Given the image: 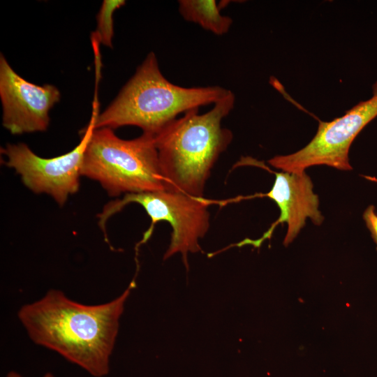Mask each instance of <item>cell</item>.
Returning a JSON list of instances; mask_svg holds the SVG:
<instances>
[{"label": "cell", "mask_w": 377, "mask_h": 377, "mask_svg": "<svg viewBox=\"0 0 377 377\" xmlns=\"http://www.w3.org/2000/svg\"><path fill=\"white\" fill-rule=\"evenodd\" d=\"M311 178L302 172H275V180L271 190L263 195L274 200L280 210V216L273 226L281 223L288 225L284 239L288 245L304 226L309 218L314 224L320 225L324 220L319 207V199L313 190Z\"/></svg>", "instance_id": "obj_9"}, {"label": "cell", "mask_w": 377, "mask_h": 377, "mask_svg": "<svg viewBox=\"0 0 377 377\" xmlns=\"http://www.w3.org/2000/svg\"><path fill=\"white\" fill-rule=\"evenodd\" d=\"M377 116V81L373 95L331 121H320L316 134L295 153L276 156L268 163L274 168L289 172H302L306 168L325 165L342 170H350V147L364 126Z\"/></svg>", "instance_id": "obj_7"}, {"label": "cell", "mask_w": 377, "mask_h": 377, "mask_svg": "<svg viewBox=\"0 0 377 377\" xmlns=\"http://www.w3.org/2000/svg\"><path fill=\"white\" fill-rule=\"evenodd\" d=\"M81 175L98 182L111 197L165 190L154 136L132 140L96 128L84 151Z\"/></svg>", "instance_id": "obj_4"}, {"label": "cell", "mask_w": 377, "mask_h": 377, "mask_svg": "<svg viewBox=\"0 0 377 377\" xmlns=\"http://www.w3.org/2000/svg\"><path fill=\"white\" fill-rule=\"evenodd\" d=\"M231 91L219 86L182 87L169 82L154 52L148 54L117 97L96 121V128L135 126L155 135L185 113L216 103Z\"/></svg>", "instance_id": "obj_3"}, {"label": "cell", "mask_w": 377, "mask_h": 377, "mask_svg": "<svg viewBox=\"0 0 377 377\" xmlns=\"http://www.w3.org/2000/svg\"><path fill=\"white\" fill-rule=\"evenodd\" d=\"M60 98V91L55 86H39L22 78L1 54L2 125L11 134L46 131L50 124V111Z\"/></svg>", "instance_id": "obj_8"}, {"label": "cell", "mask_w": 377, "mask_h": 377, "mask_svg": "<svg viewBox=\"0 0 377 377\" xmlns=\"http://www.w3.org/2000/svg\"><path fill=\"white\" fill-rule=\"evenodd\" d=\"M6 377H22L20 374L16 371H12L8 373ZM43 377H54V376L50 372L46 373Z\"/></svg>", "instance_id": "obj_13"}, {"label": "cell", "mask_w": 377, "mask_h": 377, "mask_svg": "<svg viewBox=\"0 0 377 377\" xmlns=\"http://www.w3.org/2000/svg\"><path fill=\"white\" fill-rule=\"evenodd\" d=\"M235 99L230 91L206 113L198 114L199 108L187 111L154 135L165 190L203 198L214 165L232 140L221 121Z\"/></svg>", "instance_id": "obj_2"}, {"label": "cell", "mask_w": 377, "mask_h": 377, "mask_svg": "<svg viewBox=\"0 0 377 377\" xmlns=\"http://www.w3.org/2000/svg\"><path fill=\"white\" fill-rule=\"evenodd\" d=\"M134 285L133 281L117 298L98 305L80 304L52 289L22 306L18 318L36 344L58 353L94 377H103L110 372L119 320Z\"/></svg>", "instance_id": "obj_1"}, {"label": "cell", "mask_w": 377, "mask_h": 377, "mask_svg": "<svg viewBox=\"0 0 377 377\" xmlns=\"http://www.w3.org/2000/svg\"><path fill=\"white\" fill-rule=\"evenodd\" d=\"M131 202L140 205L151 221L137 246L149 239L157 222L167 221L171 225L172 230L170 244L163 260L180 252L184 263L188 268V253L202 251L199 239L205 235L209 228V202L203 198L168 190L124 195L120 200L107 203L98 215V226L105 234L107 243H109V240L105 230L106 222Z\"/></svg>", "instance_id": "obj_5"}, {"label": "cell", "mask_w": 377, "mask_h": 377, "mask_svg": "<svg viewBox=\"0 0 377 377\" xmlns=\"http://www.w3.org/2000/svg\"><path fill=\"white\" fill-rule=\"evenodd\" d=\"M363 219L377 246V213L374 205H369L363 213Z\"/></svg>", "instance_id": "obj_12"}, {"label": "cell", "mask_w": 377, "mask_h": 377, "mask_svg": "<svg viewBox=\"0 0 377 377\" xmlns=\"http://www.w3.org/2000/svg\"><path fill=\"white\" fill-rule=\"evenodd\" d=\"M91 119L84 128L79 144L71 151L53 158H43L35 154L24 143H8L1 152L4 163L20 176L24 186L36 194L51 196L59 206L80 188L81 168L88 142L96 129L99 114L97 96H94Z\"/></svg>", "instance_id": "obj_6"}, {"label": "cell", "mask_w": 377, "mask_h": 377, "mask_svg": "<svg viewBox=\"0 0 377 377\" xmlns=\"http://www.w3.org/2000/svg\"><path fill=\"white\" fill-rule=\"evenodd\" d=\"M126 3L124 0H104L97 14L96 29L91 38L108 47H112L114 35L113 14Z\"/></svg>", "instance_id": "obj_11"}, {"label": "cell", "mask_w": 377, "mask_h": 377, "mask_svg": "<svg viewBox=\"0 0 377 377\" xmlns=\"http://www.w3.org/2000/svg\"><path fill=\"white\" fill-rule=\"evenodd\" d=\"M221 8L214 0L179 1V11L184 20L217 36L226 34L232 23L230 17L221 15Z\"/></svg>", "instance_id": "obj_10"}]
</instances>
